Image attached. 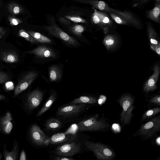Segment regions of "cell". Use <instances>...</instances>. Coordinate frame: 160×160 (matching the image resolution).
<instances>
[{"label":"cell","mask_w":160,"mask_h":160,"mask_svg":"<svg viewBox=\"0 0 160 160\" xmlns=\"http://www.w3.org/2000/svg\"><path fill=\"white\" fill-rule=\"evenodd\" d=\"M115 21L118 23L120 24L122 22L121 20L118 17H116L115 18Z\"/></svg>","instance_id":"37"},{"label":"cell","mask_w":160,"mask_h":160,"mask_svg":"<svg viewBox=\"0 0 160 160\" xmlns=\"http://www.w3.org/2000/svg\"><path fill=\"white\" fill-rule=\"evenodd\" d=\"M81 144L75 142L58 147L55 153L58 156L71 157L78 153L81 150Z\"/></svg>","instance_id":"7"},{"label":"cell","mask_w":160,"mask_h":160,"mask_svg":"<svg viewBox=\"0 0 160 160\" xmlns=\"http://www.w3.org/2000/svg\"><path fill=\"white\" fill-rule=\"evenodd\" d=\"M18 35L24 38L26 40L32 43H35L36 42L30 34L23 29H21L19 30Z\"/></svg>","instance_id":"25"},{"label":"cell","mask_w":160,"mask_h":160,"mask_svg":"<svg viewBox=\"0 0 160 160\" xmlns=\"http://www.w3.org/2000/svg\"><path fill=\"white\" fill-rule=\"evenodd\" d=\"M6 32V30H4L2 33L0 34V39L3 37V36L5 34Z\"/></svg>","instance_id":"40"},{"label":"cell","mask_w":160,"mask_h":160,"mask_svg":"<svg viewBox=\"0 0 160 160\" xmlns=\"http://www.w3.org/2000/svg\"><path fill=\"white\" fill-rule=\"evenodd\" d=\"M28 53L42 58H55L56 57V53L52 49L44 46H39Z\"/></svg>","instance_id":"12"},{"label":"cell","mask_w":160,"mask_h":160,"mask_svg":"<svg viewBox=\"0 0 160 160\" xmlns=\"http://www.w3.org/2000/svg\"><path fill=\"white\" fill-rule=\"evenodd\" d=\"M117 40L113 37L108 35L105 37L103 41V43L106 48L109 49H112L116 46Z\"/></svg>","instance_id":"23"},{"label":"cell","mask_w":160,"mask_h":160,"mask_svg":"<svg viewBox=\"0 0 160 160\" xmlns=\"http://www.w3.org/2000/svg\"><path fill=\"white\" fill-rule=\"evenodd\" d=\"M150 103L160 105V96L159 95H157L152 98L148 100Z\"/></svg>","instance_id":"30"},{"label":"cell","mask_w":160,"mask_h":160,"mask_svg":"<svg viewBox=\"0 0 160 160\" xmlns=\"http://www.w3.org/2000/svg\"><path fill=\"white\" fill-rule=\"evenodd\" d=\"M10 79L9 76L7 73L0 71V84L5 83Z\"/></svg>","instance_id":"28"},{"label":"cell","mask_w":160,"mask_h":160,"mask_svg":"<svg viewBox=\"0 0 160 160\" xmlns=\"http://www.w3.org/2000/svg\"><path fill=\"white\" fill-rule=\"evenodd\" d=\"M2 155L1 154V153L0 152V160H1L2 159Z\"/></svg>","instance_id":"42"},{"label":"cell","mask_w":160,"mask_h":160,"mask_svg":"<svg viewBox=\"0 0 160 160\" xmlns=\"http://www.w3.org/2000/svg\"><path fill=\"white\" fill-rule=\"evenodd\" d=\"M86 106V103L72 104L58 108L57 114L58 116L63 117L73 116L82 111Z\"/></svg>","instance_id":"9"},{"label":"cell","mask_w":160,"mask_h":160,"mask_svg":"<svg viewBox=\"0 0 160 160\" xmlns=\"http://www.w3.org/2000/svg\"><path fill=\"white\" fill-rule=\"evenodd\" d=\"M160 112V108L156 107L146 111L142 115L141 122L152 117Z\"/></svg>","instance_id":"24"},{"label":"cell","mask_w":160,"mask_h":160,"mask_svg":"<svg viewBox=\"0 0 160 160\" xmlns=\"http://www.w3.org/2000/svg\"><path fill=\"white\" fill-rule=\"evenodd\" d=\"M6 97L4 95L0 94V101L5 99Z\"/></svg>","instance_id":"38"},{"label":"cell","mask_w":160,"mask_h":160,"mask_svg":"<svg viewBox=\"0 0 160 160\" xmlns=\"http://www.w3.org/2000/svg\"><path fill=\"white\" fill-rule=\"evenodd\" d=\"M46 26L45 28L50 34L61 39L66 43L73 46L78 44V42L74 38L68 35L59 27L54 22Z\"/></svg>","instance_id":"5"},{"label":"cell","mask_w":160,"mask_h":160,"mask_svg":"<svg viewBox=\"0 0 160 160\" xmlns=\"http://www.w3.org/2000/svg\"><path fill=\"white\" fill-rule=\"evenodd\" d=\"M3 148V154L4 160H16L18 158L19 147L18 142L14 140L13 143V148L12 150L9 152L7 150L4 145Z\"/></svg>","instance_id":"14"},{"label":"cell","mask_w":160,"mask_h":160,"mask_svg":"<svg viewBox=\"0 0 160 160\" xmlns=\"http://www.w3.org/2000/svg\"><path fill=\"white\" fill-rule=\"evenodd\" d=\"M103 22L104 23H108L109 22V20L108 18L105 17L103 19Z\"/></svg>","instance_id":"39"},{"label":"cell","mask_w":160,"mask_h":160,"mask_svg":"<svg viewBox=\"0 0 160 160\" xmlns=\"http://www.w3.org/2000/svg\"><path fill=\"white\" fill-rule=\"evenodd\" d=\"M65 17L66 18L74 22L85 23L86 22V21L85 19L78 16H65Z\"/></svg>","instance_id":"27"},{"label":"cell","mask_w":160,"mask_h":160,"mask_svg":"<svg viewBox=\"0 0 160 160\" xmlns=\"http://www.w3.org/2000/svg\"><path fill=\"white\" fill-rule=\"evenodd\" d=\"M70 137L63 133L55 134L50 138V142L51 144L60 143L68 140Z\"/></svg>","instance_id":"20"},{"label":"cell","mask_w":160,"mask_h":160,"mask_svg":"<svg viewBox=\"0 0 160 160\" xmlns=\"http://www.w3.org/2000/svg\"><path fill=\"white\" fill-rule=\"evenodd\" d=\"M92 19L93 22L95 23H98L99 22V18L95 14L93 16Z\"/></svg>","instance_id":"36"},{"label":"cell","mask_w":160,"mask_h":160,"mask_svg":"<svg viewBox=\"0 0 160 160\" xmlns=\"http://www.w3.org/2000/svg\"><path fill=\"white\" fill-rule=\"evenodd\" d=\"M46 126L48 129L55 130L61 127V123L59 120L52 118L47 121Z\"/></svg>","instance_id":"22"},{"label":"cell","mask_w":160,"mask_h":160,"mask_svg":"<svg viewBox=\"0 0 160 160\" xmlns=\"http://www.w3.org/2000/svg\"><path fill=\"white\" fill-rule=\"evenodd\" d=\"M20 160H26V157L25 152L23 149H22L19 158Z\"/></svg>","instance_id":"33"},{"label":"cell","mask_w":160,"mask_h":160,"mask_svg":"<svg viewBox=\"0 0 160 160\" xmlns=\"http://www.w3.org/2000/svg\"><path fill=\"white\" fill-rule=\"evenodd\" d=\"M154 72L145 82L143 87L144 91L148 92L153 91L157 88L156 84L160 72V67L157 64L153 68Z\"/></svg>","instance_id":"11"},{"label":"cell","mask_w":160,"mask_h":160,"mask_svg":"<svg viewBox=\"0 0 160 160\" xmlns=\"http://www.w3.org/2000/svg\"></svg>","instance_id":"43"},{"label":"cell","mask_w":160,"mask_h":160,"mask_svg":"<svg viewBox=\"0 0 160 160\" xmlns=\"http://www.w3.org/2000/svg\"><path fill=\"white\" fill-rule=\"evenodd\" d=\"M98 102L97 99L93 97L82 96L76 98L70 102L71 104L75 103L93 104Z\"/></svg>","instance_id":"18"},{"label":"cell","mask_w":160,"mask_h":160,"mask_svg":"<svg viewBox=\"0 0 160 160\" xmlns=\"http://www.w3.org/2000/svg\"><path fill=\"white\" fill-rule=\"evenodd\" d=\"M105 7V3L102 1L99 2L98 4V8L100 10H103Z\"/></svg>","instance_id":"34"},{"label":"cell","mask_w":160,"mask_h":160,"mask_svg":"<svg viewBox=\"0 0 160 160\" xmlns=\"http://www.w3.org/2000/svg\"><path fill=\"white\" fill-rule=\"evenodd\" d=\"M134 98L130 95L122 96L118 100L122 108L120 114V121L122 126L129 125L134 115L133 111L135 108L134 106Z\"/></svg>","instance_id":"2"},{"label":"cell","mask_w":160,"mask_h":160,"mask_svg":"<svg viewBox=\"0 0 160 160\" xmlns=\"http://www.w3.org/2000/svg\"><path fill=\"white\" fill-rule=\"evenodd\" d=\"M79 131L102 132L108 129L110 125L98 114L82 120L77 124Z\"/></svg>","instance_id":"1"},{"label":"cell","mask_w":160,"mask_h":160,"mask_svg":"<svg viewBox=\"0 0 160 160\" xmlns=\"http://www.w3.org/2000/svg\"><path fill=\"white\" fill-rule=\"evenodd\" d=\"M43 93L38 89L32 91L28 95L27 100V106L30 111L38 107L40 104L43 97Z\"/></svg>","instance_id":"10"},{"label":"cell","mask_w":160,"mask_h":160,"mask_svg":"<svg viewBox=\"0 0 160 160\" xmlns=\"http://www.w3.org/2000/svg\"><path fill=\"white\" fill-rule=\"evenodd\" d=\"M55 160H73V159L68 158V157H62L61 156V157H56L54 158Z\"/></svg>","instance_id":"35"},{"label":"cell","mask_w":160,"mask_h":160,"mask_svg":"<svg viewBox=\"0 0 160 160\" xmlns=\"http://www.w3.org/2000/svg\"><path fill=\"white\" fill-rule=\"evenodd\" d=\"M151 48L155 51L159 55H160V43L156 45H150Z\"/></svg>","instance_id":"31"},{"label":"cell","mask_w":160,"mask_h":160,"mask_svg":"<svg viewBox=\"0 0 160 160\" xmlns=\"http://www.w3.org/2000/svg\"><path fill=\"white\" fill-rule=\"evenodd\" d=\"M38 75L37 72L33 71L30 72L26 74L15 87L14 96L16 97L26 90L36 78Z\"/></svg>","instance_id":"8"},{"label":"cell","mask_w":160,"mask_h":160,"mask_svg":"<svg viewBox=\"0 0 160 160\" xmlns=\"http://www.w3.org/2000/svg\"><path fill=\"white\" fill-rule=\"evenodd\" d=\"M160 13V9L158 7H155L154 8L153 11V14L155 17H158Z\"/></svg>","instance_id":"32"},{"label":"cell","mask_w":160,"mask_h":160,"mask_svg":"<svg viewBox=\"0 0 160 160\" xmlns=\"http://www.w3.org/2000/svg\"><path fill=\"white\" fill-rule=\"evenodd\" d=\"M84 143L88 149L94 153L98 160H111L115 157L114 151L102 143L86 141Z\"/></svg>","instance_id":"3"},{"label":"cell","mask_w":160,"mask_h":160,"mask_svg":"<svg viewBox=\"0 0 160 160\" xmlns=\"http://www.w3.org/2000/svg\"><path fill=\"white\" fill-rule=\"evenodd\" d=\"M8 8L9 12L13 15L20 14L23 11V8L20 5L14 2L9 3Z\"/></svg>","instance_id":"21"},{"label":"cell","mask_w":160,"mask_h":160,"mask_svg":"<svg viewBox=\"0 0 160 160\" xmlns=\"http://www.w3.org/2000/svg\"><path fill=\"white\" fill-rule=\"evenodd\" d=\"M30 136L33 142L38 146H47L50 143V138L47 136L37 125L34 124L30 129Z\"/></svg>","instance_id":"6"},{"label":"cell","mask_w":160,"mask_h":160,"mask_svg":"<svg viewBox=\"0 0 160 160\" xmlns=\"http://www.w3.org/2000/svg\"><path fill=\"white\" fill-rule=\"evenodd\" d=\"M4 31V28L3 27H0V34L2 33Z\"/></svg>","instance_id":"41"},{"label":"cell","mask_w":160,"mask_h":160,"mask_svg":"<svg viewBox=\"0 0 160 160\" xmlns=\"http://www.w3.org/2000/svg\"><path fill=\"white\" fill-rule=\"evenodd\" d=\"M37 42L41 43H50L52 40L39 32L29 31L27 32Z\"/></svg>","instance_id":"19"},{"label":"cell","mask_w":160,"mask_h":160,"mask_svg":"<svg viewBox=\"0 0 160 160\" xmlns=\"http://www.w3.org/2000/svg\"><path fill=\"white\" fill-rule=\"evenodd\" d=\"M8 19L12 26H16L22 22L21 20L13 17L9 16Z\"/></svg>","instance_id":"29"},{"label":"cell","mask_w":160,"mask_h":160,"mask_svg":"<svg viewBox=\"0 0 160 160\" xmlns=\"http://www.w3.org/2000/svg\"><path fill=\"white\" fill-rule=\"evenodd\" d=\"M160 130V116H157L142 124L133 134L140 136L143 139H148L159 132Z\"/></svg>","instance_id":"4"},{"label":"cell","mask_w":160,"mask_h":160,"mask_svg":"<svg viewBox=\"0 0 160 160\" xmlns=\"http://www.w3.org/2000/svg\"><path fill=\"white\" fill-rule=\"evenodd\" d=\"M12 117L10 112H7L5 115L0 118V127L6 134L10 133L12 130L13 124L11 122Z\"/></svg>","instance_id":"13"},{"label":"cell","mask_w":160,"mask_h":160,"mask_svg":"<svg viewBox=\"0 0 160 160\" xmlns=\"http://www.w3.org/2000/svg\"><path fill=\"white\" fill-rule=\"evenodd\" d=\"M71 31L75 34L78 36H81L82 33L84 30V28L80 25H75L71 28Z\"/></svg>","instance_id":"26"},{"label":"cell","mask_w":160,"mask_h":160,"mask_svg":"<svg viewBox=\"0 0 160 160\" xmlns=\"http://www.w3.org/2000/svg\"><path fill=\"white\" fill-rule=\"evenodd\" d=\"M2 59L4 62L8 63H14L19 60L17 53L13 50H6L3 52L1 55Z\"/></svg>","instance_id":"15"},{"label":"cell","mask_w":160,"mask_h":160,"mask_svg":"<svg viewBox=\"0 0 160 160\" xmlns=\"http://www.w3.org/2000/svg\"><path fill=\"white\" fill-rule=\"evenodd\" d=\"M49 78L52 82L59 80L61 77V72L59 67L54 65L50 67L49 70Z\"/></svg>","instance_id":"16"},{"label":"cell","mask_w":160,"mask_h":160,"mask_svg":"<svg viewBox=\"0 0 160 160\" xmlns=\"http://www.w3.org/2000/svg\"><path fill=\"white\" fill-rule=\"evenodd\" d=\"M56 98V92L51 94L42 108L37 113L36 117H38L40 116L48 110L54 103Z\"/></svg>","instance_id":"17"}]
</instances>
